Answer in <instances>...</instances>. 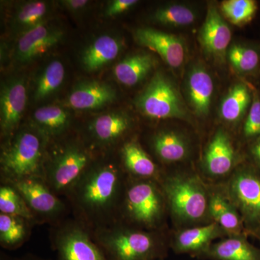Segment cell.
<instances>
[{"label": "cell", "mask_w": 260, "mask_h": 260, "mask_svg": "<svg viewBox=\"0 0 260 260\" xmlns=\"http://www.w3.org/2000/svg\"><path fill=\"white\" fill-rule=\"evenodd\" d=\"M121 177L120 169L114 162L93 164L67 193L84 225L97 229L114 223Z\"/></svg>", "instance_id": "6da1fadb"}, {"label": "cell", "mask_w": 260, "mask_h": 260, "mask_svg": "<svg viewBox=\"0 0 260 260\" xmlns=\"http://www.w3.org/2000/svg\"><path fill=\"white\" fill-rule=\"evenodd\" d=\"M44 136L39 131H19L5 145L1 153V173L4 182L19 179H44Z\"/></svg>", "instance_id": "7a4b0ae2"}, {"label": "cell", "mask_w": 260, "mask_h": 260, "mask_svg": "<svg viewBox=\"0 0 260 260\" xmlns=\"http://www.w3.org/2000/svg\"><path fill=\"white\" fill-rule=\"evenodd\" d=\"M142 114L155 119H189V111L177 85L158 72L135 101Z\"/></svg>", "instance_id": "3957f363"}, {"label": "cell", "mask_w": 260, "mask_h": 260, "mask_svg": "<svg viewBox=\"0 0 260 260\" xmlns=\"http://www.w3.org/2000/svg\"><path fill=\"white\" fill-rule=\"evenodd\" d=\"M95 242L108 260H148L155 254L153 238L144 232L114 226L95 229Z\"/></svg>", "instance_id": "277c9868"}, {"label": "cell", "mask_w": 260, "mask_h": 260, "mask_svg": "<svg viewBox=\"0 0 260 260\" xmlns=\"http://www.w3.org/2000/svg\"><path fill=\"white\" fill-rule=\"evenodd\" d=\"M92 164L91 156L83 147L66 145L46 164L44 180L58 197L66 195Z\"/></svg>", "instance_id": "5b68a950"}, {"label": "cell", "mask_w": 260, "mask_h": 260, "mask_svg": "<svg viewBox=\"0 0 260 260\" xmlns=\"http://www.w3.org/2000/svg\"><path fill=\"white\" fill-rule=\"evenodd\" d=\"M52 243L57 260H108L83 224L68 223L59 228Z\"/></svg>", "instance_id": "8992f818"}, {"label": "cell", "mask_w": 260, "mask_h": 260, "mask_svg": "<svg viewBox=\"0 0 260 260\" xmlns=\"http://www.w3.org/2000/svg\"><path fill=\"white\" fill-rule=\"evenodd\" d=\"M165 190L173 211L178 216L194 220L204 215L206 196L199 182L193 178H171L167 181Z\"/></svg>", "instance_id": "52a82bcc"}, {"label": "cell", "mask_w": 260, "mask_h": 260, "mask_svg": "<svg viewBox=\"0 0 260 260\" xmlns=\"http://www.w3.org/2000/svg\"><path fill=\"white\" fill-rule=\"evenodd\" d=\"M18 191L35 216L54 220L63 213L64 205L42 179L30 178L7 181Z\"/></svg>", "instance_id": "ba28073f"}, {"label": "cell", "mask_w": 260, "mask_h": 260, "mask_svg": "<svg viewBox=\"0 0 260 260\" xmlns=\"http://www.w3.org/2000/svg\"><path fill=\"white\" fill-rule=\"evenodd\" d=\"M128 216L143 225H155L162 212V200L158 190L150 182H138L128 188L124 198Z\"/></svg>", "instance_id": "9c48e42d"}, {"label": "cell", "mask_w": 260, "mask_h": 260, "mask_svg": "<svg viewBox=\"0 0 260 260\" xmlns=\"http://www.w3.org/2000/svg\"><path fill=\"white\" fill-rule=\"evenodd\" d=\"M135 40L142 47L158 54L171 68H181L186 59V47L184 41L174 34L150 28L137 29Z\"/></svg>", "instance_id": "30bf717a"}, {"label": "cell", "mask_w": 260, "mask_h": 260, "mask_svg": "<svg viewBox=\"0 0 260 260\" xmlns=\"http://www.w3.org/2000/svg\"><path fill=\"white\" fill-rule=\"evenodd\" d=\"M198 40L208 55L216 59L226 57L232 40V30L213 5L208 7L206 18L198 34Z\"/></svg>", "instance_id": "8fae6325"}, {"label": "cell", "mask_w": 260, "mask_h": 260, "mask_svg": "<svg viewBox=\"0 0 260 260\" xmlns=\"http://www.w3.org/2000/svg\"><path fill=\"white\" fill-rule=\"evenodd\" d=\"M185 92L188 104L198 116L209 114L214 93L213 78L201 63L191 64L186 72Z\"/></svg>", "instance_id": "7c38bea8"}, {"label": "cell", "mask_w": 260, "mask_h": 260, "mask_svg": "<svg viewBox=\"0 0 260 260\" xmlns=\"http://www.w3.org/2000/svg\"><path fill=\"white\" fill-rule=\"evenodd\" d=\"M63 37L59 29L51 28L43 23L23 32L18 39L15 57L26 63L39 57L56 45Z\"/></svg>", "instance_id": "4fadbf2b"}, {"label": "cell", "mask_w": 260, "mask_h": 260, "mask_svg": "<svg viewBox=\"0 0 260 260\" xmlns=\"http://www.w3.org/2000/svg\"><path fill=\"white\" fill-rule=\"evenodd\" d=\"M26 101V88L23 80H11L2 88L0 121L3 134H11L18 125L23 116Z\"/></svg>", "instance_id": "5bb4252c"}, {"label": "cell", "mask_w": 260, "mask_h": 260, "mask_svg": "<svg viewBox=\"0 0 260 260\" xmlns=\"http://www.w3.org/2000/svg\"><path fill=\"white\" fill-rule=\"evenodd\" d=\"M232 191L246 218L259 223L260 178L250 172L239 173L232 181Z\"/></svg>", "instance_id": "9a60e30c"}, {"label": "cell", "mask_w": 260, "mask_h": 260, "mask_svg": "<svg viewBox=\"0 0 260 260\" xmlns=\"http://www.w3.org/2000/svg\"><path fill=\"white\" fill-rule=\"evenodd\" d=\"M116 98V90L111 85L101 82L88 81L77 85L72 90L68 104L77 110H91L112 104Z\"/></svg>", "instance_id": "2e32d148"}, {"label": "cell", "mask_w": 260, "mask_h": 260, "mask_svg": "<svg viewBox=\"0 0 260 260\" xmlns=\"http://www.w3.org/2000/svg\"><path fill=\"white\" fill-rule=\"evenodd\" d=\"M235 160V152L229 135L218 130L213 139L205 155V165L210 174L224 175L230 172Z\"/></svg>", "instance_id": "e0dca14e"}, {"label": "cell", "mask_w": 260, "mask_h": 260, "mask_svg": "<svg viewBox=\"0 0 260 260\" xmlns=\"http://www.w3.org/2000/svg\"><path fill=\"white\" fill-rule=\"evenodd\" d=\"M125 114L112 112L97 116L89 125V132L99 145H110L120 139L129 129Z\"/></svg>", "instance_id": "ac0fdd59"}, {"label": "cell", "mask_w": 260, "mask_h": 260, "mask_svg": "<svg viewBox=\"0 0 260 260\" xmlns=\"http://www.w3.org/2000/svg\"><path fill=\"white\" fill-rule=\"evenodd\" d=\"M157 64L148 53H136L126 56L114 67V74L118 81L126 86H134L145 79Z\"/></svg>", "instance_id": "d6986e66"}, {"label": "cell", "mask_w": 260, "mask_h": 260, "mask_svg": "<svg viewBox=\"0 0 260 260\" xmlns=\"http://www.w3.org/2000/svg\"><path fill=\"white\" fill-rule=\"evenodd\" d=\"M122 44L119 39L110 35L98 37L83 51L81 62L87 71L93 72L114 60L119 55Z\"/></svg>", "instance_id": "ffe728a7"}, {"label": "cell", "mask_w": 260, "mask_h": 260, "mask_svg": "<svg viewBox=\"0 0 260 260\" xmlns=\"http://www.w3.org/2000/svg\"><path fill=\"white\" fill-rule=\"evenodd\" d=\"M252 101V90L246 83H238L222 100L220 115L228 122H237L249 111Z\"/></svg>", "instance_id": "44dd1931"}, {"label": "cell", "mask_w": 260, "mask_h": 260, "mask_svg": "<svg viewBox=\"0 0 260 260\" xmlns=\"http://www.w3.org/2000/svg\"><path fill=\"white\" fill-rule=\"evenodd\" d=\"M34 124L44 138L61 134L69 124V115L62 108L47 106L37 109L34 114Z\"/></svg>", "instance_id": "7402d4cb"}, {"label": "cell", "mask_w": 260, "mask_h": 260, "mask_svg": "<svg viewBox=\"0 0 260 260\" xmlns=\"http://www.w3.org/2000/svg\"><path fill=\"white\" fill-rule=\"evenodd\" d=\"M155 153L165 162L183 160L188 153V144L182 135L172 131L160 132L153 140Z\"/></svg>", "instance_id": "603a6c76"}, {"label": "cell", "mask_w": 260, "mask_h": 260, "mask_svg": "<svg viewBox=\"0 0 260 260\" xmlns=\"http://www.w3.org/2000/svg\"><path fill=\"white\" fill-rule=\"evenodd\" d=\"M29 223L26 219L0 213V244L7 249H18L26 242L29 236Z\"/></svg>", "instance_id": "cb8c5ba5"}, {"label": "cell", "mask_w": 260, "mask_h": 260, "mask_svg": "<svg viewBox=\"0 0 260 260\" xmlns=\"http://www.w3.org/2000/svg\"><path fill=\"white\" fill-rule=\"evenodd\" d=\"M123 164L134 175L150 177L156 173V166L138 143L128 142L121 148Z\"/></svg>", "instance_id": "d4e9b609"}, {"label": "cell", "mask_w": 260, "mask_h": 260, "mask_svg": "<svg viewBox=\"0 0 260 260\" xmlns=\"http://www.w3.org/2000/svg\"><path fill=\"white\" fill-rule=\"evenodd\" d=\"M226 57L232 68L239 74L254 75L259 69V52L250 46L234 44L228 50Z\"/></svg>", "instance_id": "484cf974"}, {"label": "cell", "mask_w": 260, "mask_h": 260, "mask_svg": "<svg viewBox=\"0 0 260 260\" xmlns=\"http://www.w3.org/2000/svg\"><path fill=\"white\" fill-rule=\"evenodd\" d=\"M154 21L171 27H185L197 19L195 10L188 5L169 4L160 7L153 13Z\"/></svg>", "instance_id": "4316f807"}, {"label": "cell", "mask_w": 260, "mask_h": 260, "mask_svg": "<svg viewBox=\"0 0 260 260\" xmlns=\"http://www.w3.org/2000/svg\"><path fill=\"white\" fill-rule=\"evenodd\" d=\"M64 73V65L61 61L54 60L49 63L38 78L34 99L40 101L50 96L61 86Z\"/></svg>", "instance_id": "83f0119b"}, {"label": "cell", "mask_w": 260, "mask_h": 260, "mask_svg": "<svg viewBox=\"0 0 260 260\" xmlns=\"http://www.w3.org/2000/svg\"><path fill=\"white\" fill-rule=\"evenodd\" d=\"M0 212L21 217L31 223L37 220L21 195L13 186L5 183L0 187Z\"/></svg>", "instance_id": "f1b7e54d"}, {"label": "cell", "mask_w": 260, "mask_h": 260, "mask_svg": "<svg viewBox=\"0 0 260 260\" xmlns=\"http://www.w3.org/2000/svg\"><path fill=\"white\" fill-rule=\"evenodd\" d=\"M49 7L42 1H31L24 3L17 10L14 20L15 26L23 32L44 23Z\"/></svg>", "instance_id": "f546056e"}, {"label": "cell", "mask_w": 260, "mask_h": 260, "mask_svg": "<svg viewBox=\"0 0 260 260\" xmlns=\"http://www.w3.org/2000/svg\"><path fill=\"white\" fill-rule=\"evenodd\" d=\"M220 11L234 25H242L250 21L257 10V4L253 0H226L220 4Z\"/></svg>", "instance_id": "4dcf8cb0"}, {"label": "cell", "mask_w": 260, "mask_h": 260, "mask_svg": "<svg viewBox=\"0 0 260 260\" xmlns=\"http://www.w3.org/2000/svg\"><path fill=\"white\" fill-rule=\"evenodd\" d=\"M216 224L186 230L178 237V248L181 251L198 250L206 245L216 235Z\"/></svg>", "instance_id": "1f68e13d"}, {"label": "cell", "mask_w": 260, "mask_h": 260, "mask_svg": "<svg viewBox=\"0 0 260 260\" xmlns=\"http://www.w3.org/2000/svg\"><path fill=\"white\" fill-rule=\"evenodd\" d=\"M213 252L222 260H260L256 251L241 239H228L220 243Z\"/></svg>", "instance_id": "d6a6232c"}, {"label": "cell", "mask_w": 260, "mask_h": 260, "mask_svg": "<svg viewBox=\"0 0 260 260\" xmlns=\"http://www.w3.org/2000/svg\"><path fill=\"white\" fill-rule=\"evenodd\" d=\"M210 212L213 218L227 230H236L239 225V217L226 200L215 195L210 200Z\"/></svg>", "instance_id": "836d02e7"}, {"label": "cell", "mask_w": 260, "mask_h": 260, "mask_svg": "<svg viewBox=\"0 0 260 260\" xmlns=\"http://www.w3.org/2000/svg\"><path fill=\"white\" fill-rule=\"evenodd\" d=\"M246 138H255L260 137V93L256 89L252 90V101L243 129Z\"/></svg>", "instance_id": "e575fe53"}, {"label": "cell", "mask_w": 260, "mask_h": 260, "mask_svg": "<svg viewBox=\"0 0 260 260\" xmlns=\"http://www.w3.org/2000/svg\"><path fill=\"white\" fill-rule=\"evenodd\" d=\"M138 3V1L137 0H114L108 5L105 10V15L107 17H113L121 14Z\"/></svg>", "instance_id": "d590c367"}, {"label": "cell", "mask_w": 260, "mask_h": 260, "mask_svg": "<svg viewBox=\"0 0 260 260\" xmlns=\"http://www.w3.org/2000/svg\"><path fill=\"white\" fill-rule=\"evenodd\" d=\"M67 9L73 12H78L84 9L88 5V0H64L61 2Z\"/></svg>", "instance_id": "8d00e7d4"}, {"label": "cell", "mask_w": 260, "mask_h": 260, "mask_svg": "<svg viewBox=\"0 0 260 260\" xmlns=\"http://www.w3.org/2000/svg\"><path fill=\"white\" fill-rule=\"evenodd\" d=\"M251 153L256 162L260 165V137L258 138L257 140L251 149Z\"/></svg>", "instance_id": "74e56055"}, {"label": "cell", "mask_w": 260, "mask_h": 260, "mask_svg": "<svg viewBox=\"0 0 260 260\" xmlns=\"http://www.w3.org/2000/svg\"><path fill=\"white\" fill-rule=\"evenodd\" d=\"M1 260H44L42 259H40V258L36 257V256H23V257L20 258H14V259H12V258L6 257V256H2Z\"/></svg>", "instance_id": "f35d334b"}]
</instances>
